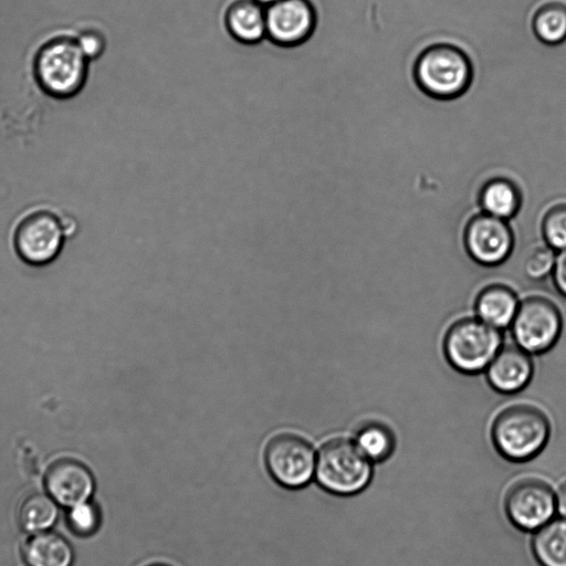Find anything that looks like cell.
<instances>
[{"label": "cell", "instance_id": "cell-13", "mask_svg": "<svg viewBox=\"0 0 566 566\" xmlns=\"http://www.w3.org/2000/svg\"><path fill=\"white\" fill-rule=\"evenodd\" d=\"M45 485L52 497L64 506L85 503L94 490L92 473L74 460H59L46 472Z\"/></svg>", "mask_w": 566, "mask_h": 566}, {"label": "cell", "instance_id": "cell-16", "mask_svg": "<svg viewBox=\"0 0 566 566\" xmlns=\"http://www.w3.org/2000/svg\"><path fill=\"white\" fill-rule=\"evenodd\" d=\"M478 199L483 212L504 220L513 218L522 205L518 186L505 177L486 180L479 191Z\"/></svg>", "mask_w": 566, "mask_h": 566}, {"label": "cell", "instance_id": "cell-10", "mask_svg": "<svg viewBox=\"0 0 566 566\" xmlns=\"http://www.w3.org/2000/svg\"><path fill=\"white\" fill-rule=\"evenodd\" d=\"M463 241L469 255L485 266L503 263L514 245L513 232L506 220L485 212L468 221Z\"/></svg>", "mask_w": 566, "mask_h": 566}, {"label": "cell", "instance_id": "cell-26", "mask_svg": "<svg viewBox=\"0 0 566 566\" xmlns=\"http://www.w3.org/2000/svg\"><path fill=\"white\" fill-rule=\"evenodd\" d=\"M552 276L558 292L566 297V250L556 255Z\"/></svg>", "mask_w": 566, "mask_h": 566}, {"label": "cell", "instance_id": "cell-18", "mask_svg": "<svg viewBox=\"0 0 566 566\" xmlns=\"http://www.w3.org/2000/svg\"><path fill=\"white\" fill-rule=\"evenodd\" d=\"M532 551L541 566H566V518H556L536 530Z\"/></svg>", "mask_w": 566, "mask_h": 566}, {"label": "cell", "instance_id": "cell-11", "mask_svg": "<svg viewBox=\"0 0 566 566\" xmlns=\"http://www.w3.org/2000/svg\"><path fill=\"white\" fill-rule=\"evenodd\" d=\"M266 36L281 46L306 41L316 24V12L308 0H279L265 7Z\"/></svg>", "mask_w": 566, "mask_h": 566}, {"label": "cell", "instance_id": "cell-27", "mask_svg": "<svg viewBox=\"0 0 566 566\" xmlns=\"http://www.w3.org/2000/svg\"><path fill=\"white\" fill-rule=\"evenodd\" d=\"M556 510L566 518V482H564L556 494Z\"/></svg>", "mask_w": 566, "mask_h": 566}, {"label": "cell", "instance_id": "cell-4", "mask_svg": "<svg viewBox=\"0 0 566 566\" xmlns=\"http://www.w3.org/2000/svg\"><path fill=\"white\" fill-rule=\"evenodd\" d=\"M502 347V334L478 317L454 322L443 338L448 363L465 375L484 371Z\"/></svg>", "mask_w": 566, "mask_h": 566}, {"label": "cell", "instance_id": "cell-2", "mask_svg": "<svg viewBox=\"0 0 566 566\" xmlns=\"http://www.w3.org/2000/svg\"><path fill=\"white\" fill-rule=\"evenodd\" d=\"M551 434L546 415L531 405H513L502 410L491 427L496 451L511 462H526L545 448Z\"/></svg>", "mask_w": 566, "mask_h": 566}, {"label": "cell", "instance_id": "cell-6", "mask_svg": "<svg viewBox=\"0 0 566 566\" xmlns=\"http://www.w3.org/2000/svg\"><path fill=\"white\" fill-rule=\"evenodd\" d=\"M67 232L62 217L51 210H36L15 226L12 242L18 256L31 266H43L60 254Z\"/></svg>", "mask_w": 566, "mask_h": 566}, {"label": "cell", "instance_id": "cell-14", "mask_svg": "<svg viewBox=\"0 0 566 566\" xmlns=\"http://www.w3.org/2000/svg\"><path fill=\"white\" fill-rule=\"evenodd\" d=\"M518 306L516 293L503 284L484 287L474 303L476 317L499 331L511 326Z\"/></svg>", "mask_w": 566, "mask_h": 566}, {"label": "cell", "instance_id": "cell-1", "mask_svg": "<svg viewBox=\"0 0 566 566\" xmlns=\"http://www.w3.org/2000/svg\"><path fill=\"white\" fill-rule=\"evenodd\" d=\"M412 73L421 92L440 101L461 96L473 80L470 57L450 43H434L423 49L415 61Z\"/></svg>", "mask_w": 566, "mask_h": 566}, {"label": "cell", "instance_id": "cell-20", "mask_svg": "<svg viewBox=\"0 0 566 566\" xmlns=\"http://www.w3.org/2000/svg\"><path fill=\"white\" fill-rule=\"evenodd\" d=\"M59 514L56 503L45 494L33 493L27 496L19 507V523L28 532L51 527Z\"/></svg>", "mask_w": 566, "mask_h": 566}, {"label": "cell", "instance_id": "cell-21", "mask_svg": "<svg viewBox=\"0 0 566 566\" xmlns=\"http://www.w3.org/2000/svg\"><path fill=\"white\" fill-rule=\"evenodd\" d=\"M355 443L371 462H382L392 454L396 440L387 426L369 422L358 430Z\"/></svg>", "mask_w": 566, "mask_h": 566}, {"label": "cell", "instance_id": "cell-15", "mask_svg": "<svg viewBox=\"0 0 566 566\" xmlns=\"http://www.w3.org/2000/svg\"><path fill=\"white\" fill-rule=\"evenodd\" d=\"M231 36L244 44H254L266 36L265 7L254 0H238L226 13Z\"/></svg>", "mask_w": 566, "mask_h": 566}, {"label": "cell", "instance_id": "cell-29", "mask_svg": "<svg viewBox=\"0 0 566 566\" xmlns=\"http://www.w3.org/2000/svg\"><path fill=\"white\" fill-rule=\"evenodd\" d=\"M147 566H170V565H167V564H164V563H153V564H149Z\"/></svg>", "mask_w": 566, "mask_h": 566}, {"label": "cell", "instance_id": "cell-24", "mask_svg": "<svg viewBox=\"0 0 566 566\" xmlns=\"http://www.w3.org/2000/svg\"><path fill=\"white\" fill-rule=\"evenodd\" d=\"M75 40L90 62L102 59L107 52L111 53L112 50L106 34L96 29L81 32Z\"/></svg>", "mask_w": 566, "mask_h": 566}, {"label": "cell", "instance_id": "cell-28", "mask_svg": "<svg viewBox=\"0 0 566 566\" xmlns=\"http://www.w3.org/2000/svg\"><path fill=\"white\" fill-rule=\"evenodd\" d=\"M254 1H256L258 3H260V4L264 6V7H268V6L274 3V2H276L279 0H254Z\"/></svg>", "mask_w": 566, "mask_h": 566}, {"label": "cell", "instance_id": "cell-5", "mask_svg": "<svg viewBox=\"0 0 566 566\" xmlns=\"http://www.w3.org/2000/svg\"><path fill=\"white\" fill-rule=\"evenodd\" d=\"M315 474L317 482L326 491L338 495H354L369 484L373 465L355 442L335 439L321 448Z\"/></svg>", "mask_w": 566, "mask_h": 566}, {"label": "cell", "instance_id": "cell-17", "mask_svg": "<svg viewBox=\"0 0 566 566\" xmlns=\"http://www.w3.org/2000/svg\"><path fill=\"white\" fill-rule=\"evenodd\" d=\"M23 554L30 566H71L73 549L61 535L42 532L24 544Z\"/></svg>", "mask_w": 566, "mask_h": 566}, {"label": "cell", "instance_id": "cell-3", "mask_svg": "<svg viewBox=\"0 0 566 566\" xmlns=\"http://www.w3.org/2000/svg\"><path fill=\"white\" fill-rule=\"evenodd\" d=\"M91 62L75 38L61 36L48 41L34 59V76L44 93L55 98H70L82 92L88 81Z\"/></svg>", "mask_w": 566, "mask_h": 566}, {"label": "cell", "instance_id": "cell-8", "mask_svg": "<svg viewBox=\"0 0 566 566\" xmlns=\"http://www.w3.org/2000/svg\"><path fill=\"white\" fill-rule=\"evenodd\" d=\"M264 462L270 475L287 489L306 485L315 470L312 446L303 438L290 433L272 438L264 451Z\"/></svg>", "mask_w": 566, "mask_h": 566}, {"label": "cell", "instance_id": "cell-25", "mask_svg": "<svg viewBox=\"0 0 566 566\" xmlns=\"http://www.w3.org/2000/svg\"><path fill=\"white\" fill-rule=\"evenodd\" d=\"M69 523L72 530L80 535H88L98 526V512L94 505L82 503L73 506L69 513Z\"/></svg>", "mask_w": 566, "mask_h": 566}, {"label": "cell", "instance_id": "cell-7", "mask_svg": "<svg viewBox=\"0 0 566 566\" xmlns=\"http://www.w3.org/2000/svg\"><path fill=\"white\" fill-rule=\"evenodd\" d=\"M511 328L518 347L528 354H543L558 340L563 318L554 302L543 296H530L520 303Z\"/></svg>", "mask_w": 566, "mask_h": 566}, {"label": "cell", "instance_id": "cell-22", "mask_svg": "<svg viewBox=\"0 0 566 566\" xmlns=\"http://www.w3.org/2000/svg\"><path fill=\"white\" fill-rule=\"evenodd\" d=\"M545 243L555 251L566 250V201L549 207L542 219Z\"/></svg>", "mask_w": 566, "mask_h": 566}, {"label": "cell", "instance_id": "cell-12", "mask_svg": "<svg viewBox=\"0 0 566 566\" xmlns=\"http://www.w3.org/2000/svg\"><path fill=\"white\" fill-rule=\"evenodd\" d=\"M485 373L494 390L503 395H513L528 385L534 373V364L531 354L516 344L505 345L500 348Z\"/></svg>", "mask_w": 566, "mask_h": 566}, {"label": "cell", "instance_id": "cell-19", "mask_svg": "<svg viewBox=\"0 0 566 566\" xmlns=\"http://www.w3.org/2000/svg\"><path fill=\"white\" fill-rule=\"evenodd\" d=\"M532 30L543 43L556 45L566 40V3L547 0L541 3L532 17Z\"/></svg>", "mask_w": 566, "mask_h": 566}, {"label": "cell", "instance_id": "cell-9", "mask_svg": "<svg viewBox=\"0 0 566 566\" xmlns=\"http://www.w3.org/2000/svg\"><path fill=\"white\" fill-rule=\"evenodd\" d=\"M504 507L515 527L536 531L552 520L556 511V495L545 482L525 479L510 488Z\"/></svg>", "mask_w": 566, "mask_h": 566}, {"label": "cell", "instance_id": "cell-23", "mask_svg": "<svg viewBox=\"0 0 566 566\" xmlns=\"http://www.w3.org/2000/svg\"><path fill=\"white\" fill-rule=\"evenodd\" d=\"M556 260L555 250L548 244H538L525 255L523 271L527 279L542 281L552 274Z\"/></svg>", "mask_w": 566, "mask_h": 566}]
</instances>
